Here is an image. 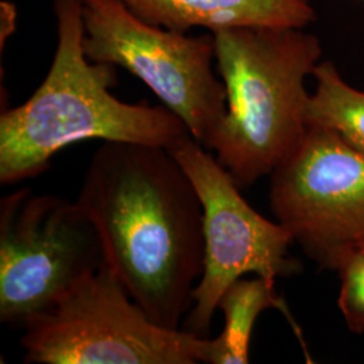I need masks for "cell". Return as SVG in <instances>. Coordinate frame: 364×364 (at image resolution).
<instances>
[{
	"label": "cell",
	"instance_id": "obj_2",
	"mask_svg": "<svg viewBox=\"0 0 364 364\" xmlns=\"http://www.w3.org/2000/svg\"><path fill=\"white\" fill-rule=\"evenodd\" d=\"M57 48L42 84L0 117V182L15 183L49 168L53 156L88 139L170 149L191 135L165 105H130L111 93L117 66L84 50L82 0H53Z\"/></svg>",
	"mask_w": 364,
	"mask_h": 364
},
{
	"label": "cell",
	"instance_id": "obj_6",
	"mask_svg": "<svg viewBox=\"0 0 364 364\" xmlns=\"http://www.w3.org/2000/svg\"><path fill=\"white\" fill-rule=\"evenodd\" d=\"M105 263L77 201L22 188L0 200V321L23 326Z\"/></svg>",
	"mask_w": 364,
	"mask_h": 364
},
{
	"label": "cell",
	"instance_id": "obj_1",
	"mask_svg": "<svg viewBox=\"0 0 364 364\" xmlns=\"http://www.w3.org/2000/svg\"><path fill=\"white\" fill-rule=\"evenodd\" d=\"M105 248V263L156 326L181 329L204 272V212L168 149L103 142L77 200Z\"/></svg>",
	"mask_w": 364,
	"mask_h": 364
},
{
	"label": "cell",
	"instance_id": "obj_9",
	"mask_svg": "<svg viewBox=\"0 0 364 364\" xmlns=\"http://www.w3.org/2000/svg\"><path fill=\"white\" fill-rule=\"evenodd\" d=\"M149 23L180 33L236 27H308L316 21L309 0H119Z\"/></svg>",
	"mask_w": 364,
	"mask_h": 364
},
{
	"label": "cell",
	"instance_id": "obj_4",
	"mask_svg": "<svg viewBox=\"0 0 364 364\" xmlns=\"http://www.w3.org/2000/svg\"><path fill=\"white\" fill-rule=\"evenodd\" d=\"M22 328L27 364L208 363L209 338L156 326L107 263Z\"/></svg>",
	"mask_w": 364,
	"mask_h": 364
},
{
	"label": "cell",
	"instance_id": "obj_11",
	"mask_svg": "<svg viewBox=\"0 0 364 364\" xmlns=\"http://www.w3.org/2000/svg\"><path fill=\"white\" fill-rule=\"evenodd\" d=\"M306 122L338 132L364 154V91L348 84L333 61H321L313 70Z\"/></svg>",
	"mask_w": 364,
	"mask_h": 364
},
{
	"label": "cell",
	"instance_id": "obj_12",
	"mask_svg": "<svg viewBox=\"0 0 364 364\" xmlns=\"http://www.w3.org/2000/svg\"><path fill=\"white\" fill-rule=\"evenodd\" d=\"M338 309L348 329L364 333V251L353 254L340 269Z\"/></svg>",
	"mask_w": 364,
	"mask_h": 364
},
{
	"label": "cell",
	"instance_id": "obj_5",
	"mask_svg": "<svg viewBox=\"0 0 364 364\" xmlns=\"http://www.w3.org/2000/svg\"><path fill=\"white\" fill-rule=\"evenodd\" d=\"M82 23L87 57L142 80L208 150L227 111L225 87L212 69L213 34L156 26L119 0H82Z\"/></svg>",
	"mask_w": 364,
	"mask_h": 364
},
{
	"label": "cell",
	"instance_id": "obj_7",
	"mask_svg": "<svg viewBox=\"0 0 364 364\" xmlns=\"http://www.w3.org/2000/svg\"><path fill=\"white\" fill-rule=\"evenodd\" d=\"M168 150L191 178L204 212V272L181 329L209 338L221 297L237 279L255 274L275 284L278 278L301 273L302 267L289 257L294 243L291 235L248 204L240 195L242 188L216 156L192 135Z\"/></svg>",
	"mask_w": 364,
	"mask_h": 364
},
{
	"label": "cell",
	"instance_id": "obj_14",
	"mask_svg": "<svg viewBox=\"0 0 364 364\" xmlns=\"http://www.w3.org/2000/svg\"><path fill=\"white\" fill-rule=\"evenodd\" d=\"M363 251H364V248H363Z\"/></svg>",
	"mask_w": 364,
	"mask_h": 364
},
{
	"label": "cell",
	"instance_id": "obj_10",
	"mask_svg": "<svg viewBox=\"0 0 364 364\" xmlns=\"http://www.w3.org/2000/svg\"><path fill=\"white\" fill-rule=\"evenodd\" d=\"M224 314V329L218 338H209L208 363L247 364L250 340L260 313L277 309L287 317L306 356L309 352L302 332L287 301L277 293L275 284L262 277L237 279L223 294L219 308Z\"/></svg>",
	"mask_w": 364,
	"mask_h": 364
},
{
	"label": "cell",
	"instance_id": "obj_13",
	"mask_svg": "<svg viewBox=\"0 0 364 364\" xmlns=\"http://www.w3.org/2000/svg\"><path fill=\"white\" fill-rule=\"evenodd\" d=\"M1 26L6 25V28H1V48L4 45V39H7V37L13 33L11 28H9L10 25L15 26V21H16V16H15V9H14L13 4L7 3V1H1Z\"/></svg>",
	"mask_w": 364,
	"mask_h": 364
},
{
	"label": "cell",
	"instance_id": "obj_8",
	"mask_svg": "<svg viewBox=\"0 0 364 364\" xmlns=\"http://www.w3.org/2000/svg\"><path fill=\"white\" fill-rule=\"evenodd\" d=\"M277 221L321 269L338 272L364 248V154L338 132L309 126L270 174Z\"/></svg>",
	"mask_w": 364,
	"mask_h": 364
},
{
	"label": "cell",
	"instance_id": "obj_3",
	"mask_svg": "<svg viewBox=\"0 0 364 364\" xmlns=\"http://www.w3.org/2000/svg\"><path fill=\"white\" fill-rule=\"evenodd\" d=\"M227 111L209 151L240 188L270 176L302 142L311 93L305 80L323 45L306 27H236L212 33Z\"/></svg>",
	"mask_w": 364,
	"mask_h": 364
}]
</instances>
